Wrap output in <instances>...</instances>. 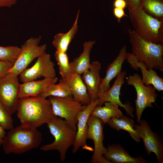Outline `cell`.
<instances>
[{
	"instance_id": "obj_30",
	"label": "cell",
	"mask_w": 163,
	"mask_h": 163,
	"mask_svg": "<svg viewBox=\"0 0 163 163\" xmlns=\"http://www.w3.org/2000/svg\"><path fill=\"white\" fill-rule=\"evenodd\" d=\"M13 65L8 62L0 60V79L9 72Z\"/></svg>"
},
{
	"instance_id": "obj_4",
	"label": "cell",
	"mask_w": 163,
	"mask_h": 163,
	"mask_svg": "<svg viewBox=\"0 0 163 163\" xmlns=\"http://www.w3.org/2000/svg\"><path fill=\"white\" fill-rule=\"evenodd\" d=\"M47 124L54 140L52 143L42 146L40 149L44 151H58L60 160L64 161L67 150L73 145L76 130L72 129L64 119L55 115Z\"/></svg>"
},
{
	"instance_id": "obj_14",
	"label": "cell",
	"mask_w": 163,
	"mask_h": 163,
	"mask_svg": "<svg viewBox=\"0 0 163 163\" xmlns=\"http://www.w3.org/2000/svg\"><path fill=\"white\" fill-rule=\"evenodd\" d=\"M126 75V71L121 72L119 74L111 87L98 96L97 105L101 106L106 102L114 103L123 107L127 114L133 118L134 117L133 113L134 108L131 106L130 104L128 102L127 103L123 104L119 97L121 88L125 82L124 79Z\"/></svg>"
},
{
	"instance_id": "obj_17",
	"label": "cell",
	"mask_w": 163,
	"mask_h": 163,
	"mask_svg": "<svg viewBox=\"0 0 163 163\" xmlns=\"http://www.w3.org/2000/svg\"><path fill=\"white\" fill-rule=\"evenodd\" d=\"M127 54L126 47L124 45L120 50L116 58L108 66L105 76L102 78L98 90V96L110 88V84L111 81L121 72L123 63L126 58Z\"/></svg>"
},
{
	"instance_id": "obj_18",
	"label": "cell",
	"mask_w": 163,
	"mask_h": 163,
	"mask_svg": "<svg viewBox=\"0 0 163 163\" xmlns=\"http://www.w3.org/2000/svg\"><path fill=\"white\" fill-rule=\"evenodd\" d=\"M106 160L114 163H145L146 161L142 157L131 156L120 145H108L103 155Z\"/></svg>"
},
{
	"instance_id": "obj_13",
	"label": "cell",
	"mask_w": 163,
	"mask_h": 163,
	"mask_svg": "<svg viewBox=\"0 0 163 163\" xmlns=\"http://www.w3.org/2000/svg\"><path fill=\"white\" fill-rule=\"evenodd\" d=\"M98 99L91 101L82 111L78 117L76 134L74 143L73 146L72 152L75 153L80 148L83 149L93 151L92 148L88 145L86 143L87 133L88 130V121L93 109L97 105Z\"/></svg>"
},
{
	"instance_id": "obj_8",
	"label": "cell",
	"mask_w": 163,
	"mask_h": 163,
	"mask_svg": "<svg viewBox=\"0 0 163 163\" xmlns=\"http://www.w3.org/2000/svg\"><path fill=\"white\" fill-rule=\"evenodd\" d=\"M126 79L127 84L133 85L136 91L137 98L135 102L137 121L139 123L144 110L147 107H153L152 103H155L158 95L153 86H146L142 83L141 77L137 73L129 75Z\"/></svg>"
},
{
	"instance_id": "obj_6",
	"label": "cell",
	"mask_w": 163,
	"mask_h": 163,
	"mask_svg": "<svg viewBox=\"0 0 163 163\" xmlns=\"http://www.w3.org/2000/svg\"><path fill=\"white\" fill-rule=\"evenodd\" d=\"M48 99L54 115L64 119L72 129L76 130L78 117L87 105L75 101L72 96L62 97L51 96Z\"/></svg>"
},
{
	"instance_id": "obj_24",
	"label": "cell",
	"mask_w": 163,
	"mask_h": 163,
	"mask_svg": "<svg viewBox=\"0 0 163 163\" xmlns=\"http://www.w3.org/2000/svg\"><path fill=\"white\" fill-rule=\"evenodd\" d=\"M79 12V10L75 22L67 32L59 33L54 36L52 44L56 50L66 52L69 44L74 38L78 30V21Z\"/></svg>"
},
{
	"instance_id": "obj_16",
	"label": "cell",
	"mask_w": 163,
	"mask_h": 163,
	"mask_svg": "<svg viewBox=\"0 0 163 163\" xmlns=\"http://www.w3.org/2000/svg\"><path fill=\"white\" fill-rule=\"evenodd\" d=\"M101 67V64L99 62L93 61L90 68L82 74L91 101L98 99V90L102 80L100 75Z\"/></svg>"
},
{
	"instance_id": "obj_29",
	"label": "cell",
	"mask_w": 163,
	"mask_h": 163,
	"mask_svg": "<svg viewBox=\"0 0 163 163\" xmlns=\"http://www.w3.org/2000/svg\"><path fill=\"white\" fill-rule=\"evenodd\" d=\"M11 116L0 102V126L5 130H9L14 127Z\"/></svg>"
},
{
	"instance_id": "obj_1",
	"label": "cell",
	"mask_w": 163,
	"mask_h": 163,
	"mask_svg": "<svg viewBox=\"0 0 163 163\" xmlns=\"http://www.w3.org/2000/svg\"><path fill=\"white\" fill-rule=\"evenodd\" d=\"M16 111L21 125L34 129L47 124L55 116L49 100L39 95L20 99Z\"/></svg>"
},
{
	"instance_id": "obj_35",
	"label": "cell",
	"mask_w": 163,
	"mask_h": 163,
	"mask_svg": "<svg viewBox=\"0 0 163 163\" xmlns=\"http://www.w3.org/2000/svg\"><path fill=\"white\" fill-rule=\"evenodd\" d=\"M5 130L0 126V147L2 145L3 139L6 135Z\"/></svg>"
},
{
	"instance_id": "obj_20",
	"label": "cell",
	"mask_w": 163,
	"mask_h": 163,
	"mask_svg": "<svg viewBox=\"0 0 163 163\" xmlns=\"http://www.w3.org/2000/svg\"><path fill=\"white\" fill-rule=\"evenodd\" d=\"M57 77L53 78H44L38 81L34 80L19 85V99L31 96H39L50 85L56 83Z\"/></svg>"
},
{
	"instance_id": "obj_32",
	"label": "cell",
	"mask_w": 163,
	"mask_h": 163,
	"mask_svg": "<svg viewBox=\"0 0 163 163\" xmlns=\"http://www.w3.org/2000/svg\"><path fill=\"white\" fill-rule=\"evenodd\" d=\"M128 9H134L141 7V0H125Z\"/></svg>"
},
{
	"instance_id": "obj_23",
	"label": "cell",
	"mask_w": 163,
	"mask_h": 163,
	"mask_svg": "<svg viewBox=\"0 0 163 163\" xmlns=\"http://www.w3.org/2000/svg\"><path fill=\"white\" fill-rule=\"evenodd\" d=\"M104 106H96L91 111V115L100 118L103 124L107 123L111 118L123 115L118 106L110 102L104 103Z\"/></svg>"
},
{
	"instance_id": "obj_9",
	"label": "cell",
	"mask_w": 163,
	"mask_h": 163,
	"mask_svg": "<svg viewBox=\"0 0 163 163\" xmlns=\"http://www.w3.org/2000/svg\"><path fill=\"white\" fill-rule=\"evenodd\" d=\"M18 75L8 73L0 79V102L11 115L17 110L19 100Z\"/></svg>"
},
{
	"instance_id": "obj_25",
	"label": "cell",
	"mask_w": 163,
	"mask_h": 163,
	"mask_svg": "<svg viewBox=\"0 0 163 163\" xmlns=\"http://www.w3.org/2000/svg\"><path fill=\"white\" fill-rule=\"evenodd\" d=\"M39 96L46 98L51 96L62 97L72 95L68 84L61 79L59 83L50 85Z\"/></svg>"
},
{
	"instance_id": "obj_10",
	"label": "cell",
	"mask_w": 163,
	"mask_h": 163,
	"mask_svg": "<svg viewBox=\"0 0 163 163\" xmlns=\"http://www.w3.org/2000/svg\"><path fill=\"white\" fill-rule=\"evenodd\" d=\"M103 123L99 118L91 115L88 121L87 139H92L94 145V152L91 158L92 163H112L105 159L103 155L107 151L104 145Z\"/></svg>"
},
{
	"instance_id": "obj_11",
	"label": "cell",
	"mask_w": 163,
	"mask_h": 163,
	"mask_svg": "<svg viewBox=\"0 0 163 163\" xmlns=\"http://www.w3.org/2000/svg\"><path fill=\"white\" fill-rule=\"evenodd\" d=\"M54 66L50 55L45 52L37 58L32 67L26 69L19 75L20 80L23 83L36 80L42 77L55 78L56 74Z\"/></svg>"
},
{
	"instance_id": "obj_33",
	"label": "cell",
	"mask_w": 163,
	"mask_h": 163,
	"mask_svg": "<svg viewBox=\"0 0 163 163\" xmlns=\"http://www.w3.org/2000/svg\"><path fill=\"white\" fill-rule=\"evenodd\" d=\"M17 0H0V7H11L15 5Z\"/></svg>"
},
{
	"instance_id": "obj_3",
	"label": "cell",
	"mask_w": 163,
	"mask_h": 163,
	"mask_svg": "<svg viewBox=\"0 0 163 163\" xmlns=\"http://www.w3.org/2000/svg\"><path fill=\"white\" fill-rule=\"evenodd\" d=\"M132 53L139 61L144 62L148 69L163 72V44L145 40L134 30H128Z\"/></svg>"
},
{
	"instance_id": "obj_22",
	"label": "cell",
	"mask_w": 163,
	"mask_h": 163,
	"mask_svg": "<svg viewBox=\"0 0 163 163\" xmlns=\"http://www.w3.org/2000/svg\"><path fill=\"white\" fill-rule=\"evenodd\" d=\"M110 127L119 131L123 129L128 132L131 137L137 142L141 139L138 131L134 128L135 123L132 119L123 115L114 117L110 119L107 123Z\"/></svg>"
},
{
	"instance_id": "obj_34",
	"label": "cell",
	"mask_w": 163,
	"mask_h": 163,
	"mask_svg": "<svg viewBox=\"0 0 163 163\" xmlns=\"http://www.w3.org/2000/svg\"><path fill=\"white\" fill-rule=\"evenodd\" d=\"M113 6L114 8L124 9L127 7V5L125 0H114L113 2Z\"/></svg>"
},
{
	"instance_id": "obj_2",
	"label": "cell",
	"mask_w": 163,
	"mask_h": 163,
	"mask_svg": "<svg viewBox=\"0 0 163 163\" xmlns=\"http://www.w3.org/2000/svg\"><path fill=\"white\" fill-rule=\"evenodd\" d=\"M42 141V134L37 129L21 125L9 130L2 145L5 154H21L38 147Z\"/></svg>"
},
{
	"instance_id": "obj_28",
	"label": "cell",
	"mask_w": 163,
	"mask_h": 163,
	"mask_svg": "<svg viewBox=\"0 0 163 163\" xmlns=\"http://www.w3.org/2000/svg\"><path fill=\"white\" fill-rule=\"evenodd\" d=\"M20 50L17 46H0V60L9 62L14 64Z\"/></svg>"
},
{
	"instance_id": "obj_27",
	"label": "cell",
	"mask_w": 163,
	"mask_h": 163,
	"mask_svg": "<svg viewBox=\"0 0 163 163\" xmlns=\"http://www.w3.org/2000/svg\"><path fill=\"white\" fill-rule=\"evenodd\" d=\"M59 66L61 79L65 80L73 73L66 52L56 50L54 54Z\"/></svg>"
},
{
	"instance_id": "obj_12",
	"label": "cell",
	"mask_w": 163,
	"mask_h": 163,
	"mask_svg": "<svg viewBox=\"0 0 163 163\" xmlns=\"http://www.w3.org/2000/svg\"><path fill=\"white\" fill-rule=\"evenodd\" d=\"M140 124L135 125L134 128L139 132L147 154L151 152L156 155L158 162H163V145L161 137L151 129L147 121L141 120Z\"/></svg>"
},
{
	"instance_id": "obj_15",
	"label": "cell",
	"mask_w": 163,
	"mask_h": 163,
	"mask_svg": "<svg viewBox=\"0 0 163 163\" xmlns=\"http://www.w3.org/2000/svg\"><path fill=\"white\" fill-rule=\"evenodd\" d=\"M126 59L134 70L140 68L142 73V83L146 86L151 85L158 92L163 90V78L159 76L156 71L148 69L145 64L138 61L132 53H127Z\"/></svg>"
},
{
	"instance_id": "obj_21",
	"label": "cell",
	"mask_w": 163,
	"mask_h": 163,
	"mask_svg": "<svg viewBox=\"0 0 163 163\" xmlns=\"http://www.w3.org/2000/svg\"><path fill=\"white\" fill-rule=\"evenodd\" d=\"M95 43V40L85 42L82 53L70 62L73 73L82 75L90 68L91 64L90 53Z\"/></svg>"
},
{
	"instance_id": "obj_19",
	"label": "cell",
	"mask_w": 163,
	"mask_h": 163,
	"mask_svg": "<svg viewBox=\"0 0 163 163\" xmlns=\"http://www.w3.org/2000/svg\"><path fill=\"white\" fill-rule=\"evenodd\" d=\"M63 80L69 85L75 101L84 105H87L91 102L87 87L81 75L73 73L68 78Z\"/></svg>"
},
{
	"instance_id": "obj_7",
	"label": "cell",
	"mask_w": 163,
	"mask_h": 163,
	"mask_svg": "<svg viewBox=\"0 0 163 163\" xmlns=\"http://www.w3.org/2000/svg\"><path fill=\"white\" fill-rule=\"evenodd\" d=\"M41 39V37L39 36L31 37L25 41L20 48L17 59L8 73L19 75L34 60L46 52V44L39 45Z\"/></svg>"
},
{
	"instance_id": "obj_26",
	"label": "cell",
	"mask_w": 163,
	"mask_h": 163,
	"mask_svg": "<svg viewBox=\"0 0 163 163\" xmlns=\"http://www.w3.org/2000/svg\"><path fill=\"white\" fill-rule=\"evenodd\" d=\"M141 7L147 14L163 21V0H141Z\"/></svg>"
},
{
	"instance_id": "obj_5",
	"label": "cell",
	"mask_w": 163,
	"mask_h": 163,
	"mask_svg": "<svg viewBox=\"0 0 163 163\" xmlns=\"http://www.w3.org/2000/svg\"><path fill=\"white\" fill-rule=\"evenodd\" d=\"M128 10L130 21L136 34L145 40L163 44V21L147 14L141 7Z\"/></svg>"
},
{
	"instance_id": "obj_31",
	"label": "cell",
	"mask_w": 163,
	"mask_h": 163,
	"mask_svg": "<svg viewBox=\"0 0 163 163\" xmlns=\"http://www.w3.org/2000/svg\"><path fill=\"white\" fill-rule=\"evenodd\" d=\"M113 13L114 16L117 18L118 22L120 23V20L123 17H127L125 14L124 9L122 8H114L113 9Z\"/></svg>"
}]
</instances>
